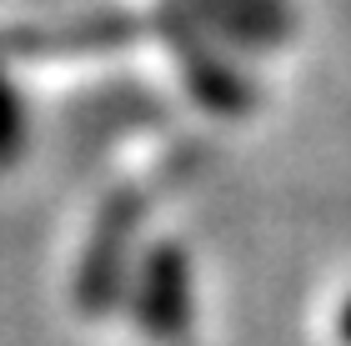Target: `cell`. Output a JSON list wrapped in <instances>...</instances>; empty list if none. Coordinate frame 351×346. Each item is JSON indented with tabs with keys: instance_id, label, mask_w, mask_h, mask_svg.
Masks as SVG:
<instances>
[{
	"instance_id": "6da1fadb",
	"label": "cell",
	"mask_w": 351,
	"mask_h": 346,
	"mask_svg": "<svg viewBox=\"0 0 351 346\" xmlns=\"http://www.w3.org/2000/svg\"><path fill=\"white\" fill-rule=\"evenodd\" d=\"M5 151H15V96L0 81V161H5Z\"/></svg>"
}]
</instances>
